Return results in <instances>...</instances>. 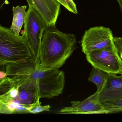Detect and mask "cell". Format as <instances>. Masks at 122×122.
<instances>
[{"label":"cell","mask_w":122,"mask_h":122,"mask_svg":"<svg viewBox=\"0 0 122 122\" xmlns=\"http://www.w3.org/2000/svg\"><path fill=\"white\" fill-rule=\"evenodd\" d=\"M113 38L112 31L108 28H90L86 30L82 38V51L86 55L94 51L115 47Z\"/></svg>","instance_id":"8992f818"},{"label":"cell","mask_w":122,"mask_h":122,"mask_svg":"<svg viewBox=\"0 0 122 122\" xmlns=\"http://www.w3.org/2000/svg\"><path fill=\"white\" fill-rule=\"evenodd\" d=\"M7 76L6 72H4L3 71H0V80H3Z\"/></svg>","instance_id":"d6986e66"},{"label":"cell","mask_w":122,"mask_h":122,"mask_svg":"<svg viewBox=\"0 0 122 122\" xmlns=\"http://www.w3.org/2000/svg\"><path fill=\"white\" fill-rule=\"evenodd\" d=\"M113 42L116 51L122 60V37H114Z\"/></svg>","instance_id":"e0dca14e"},{"label":"cell","mask_w":122,"mask_h":122,"mask_svg":"<svg viewBox=\"0 0 122 122\" xmlns=\"http://www.w3.org/2000/svg\"><path fill=\"white\" fill-rule=\"evenodd\" d=\"M26 5H19L13 7V19L10 28L17 35H20V32L25 23L27 15Z\"/></svg>","instance_id":"30bf717a"},{"label":"cell","mask_w":122,"mask_h":122,"mask_svg":"<svg viewBox=\"0 0 122 122\" xmlns=\"http://www.w3.org/2000/svg\"><path fill=\"white\" fill-rule=\"evenodd\" d=\"M99 93L94 94L82 101L71 102V106L61 108L59 112L62 114H107V111L99 100Z\"/></svg>","instance_id":"52a82bcc"},{"label":"cell","mask_w":122,"mask_h":122,"mask_svg":"<svg viewBox=\"0 0 122 122\" xmlns=\"http://www.w3.org/2000/svg\"><path fill=\"white\" fill-rule=\"evenodd\" d=\"M86 55L93 67L108 74L122 75V60L115 47L94 51Z\"/></svg>","instance_id":"5b68a950"},{"label":"cell","mask_w":122,"mask_h":122,"mask_svg":"<svg viewBox=\"0 0 122 122\" xmlns=\"http://www.w3.org/2000/svg\"><path fill=\"white\" fill-rule=\"evenodd\" d=\"M40 98H38L37 100L31 104H30L28 110L29 113L36 114L44 111H50L51 106L49 105L42 106L40 102Z\"/></svg>","instance_id":"9a60e30c"},{"label":"cell","mask_w":122,"mask_h":122,"mask_svg":"<svg viewBox=\"0 0 122 122\" xmlns=\"http://www.w3.org/2000/svg\"><path fill=\"white\" fill-rule=\"evenodd\" d=\"M48 25H56L60 12L61 4L56 0H26Z\"/></svg>","instance_id":"ba28073f"},{"label":"cell","mask_w":122,"mask_h":122,"mask_svg":"<svg viewBox=\"0 0 122 122\" xmlns=\"http://www.w3.org/2000/svg\"><path fill=\"white\" fill-rule=\"evenodd\" d=\"M7 76L20 89L35 91L40 98H51L61 94L65 87L64 72L59 69L41 70L33 59L5 65Z\"/></svg>","instance_id":"6da1fadb"},{"label":"cell","mask_w":122,"mask_h":122,"mask_svg":"<svg viewBox=\"0 0 122 122\" xmlns=\"http://www.w3.org/2000/svg\"></svg>","instance_id":"44dd1931"},{"label":"cell","mask_w":122,"mask_h":122,"mask_svg":"<svg viewBox=\"0 0 122 122\" xmlns=\"http://www.w3.org/2000/svg\"><path fill=\"white\" fill-rule=\"evenodd\" d=\"M119 5L121 11L122 13V0H116Z\"/></svg>","instance_id":"ffe728a7"},{"label":"cell","mask_w":122,"mask_h":122,"mask_svg":"<svg viewBox=\"0 0 122 122\" xmlns=\"http://www.w3.org/2000/svg\"><path fill=\"white\" fill-rule=\"evenodd\" d=\"M108 73L93 67L88 78V81L93 83L97 88L96 92H100L104 87L107 78Z\"/></svg>","instance_id":"8fae6325"},{"label":"cell","mask_w":122,"mask_h":122,"mask_svg":"<svg viewBox=\"0 0 122 122\" xmlns=\"http://www.w3.org/2000/svg\"><path fill=\"white\" fill-rule=\"evenodd\" d=\"M61 5L64 6L70 12L77 14V10L75 3L73 0H56Z\"/></svg>","instance_id":"2e32d148"},{"label":"cell","mask_w":122,"mask_h":122,"mask_svg":"<svg viewBox=\"0 0 122 122\" xmlns=\"http://www.w3.org/2000/svg\"><path fill=\"white\" fill-rule=\"evenodd\" d=\"M20 103L15 98L8 101H0V113L6 114L17 113V108Z\"/></svg>","instance_id":"4fadbf2b"},{"label":"cell","mask_w":122,"mask_h":122,"mask_svg":"<svg viewBox=\"0 0 122 122\" xmlns=\"http://www.w3.org/2000/svg\"><path fill=\"white\" fill-rule=\"evenodd\" d=\"M33 59L23 33L17 35L10 28L0 26V65Z\"/></svg>","instance_id":"3957f363"},{"label":"cell","mask_w":122,"mask_h":122,"mask_svg":"<svg viewBox=\"0 0 122 122\" xmlns=\"http://www.w3.org/2000/svg\"><path fill=\"white\" fill-rule=\"evenodd\" d=\"M9 3L8 0H0V9H2L4 5H8Z\"/></svg>","instance_id":"ac0fdd59"},{"label":"cell","mask_w":122,"mask_h":122,"mask_svg":"<svg viewBox=\"0 0 122 122\" xmlns=\"http://www.w3.org/2000/svg\"><path fill=\"white\" fill-rule=\"evenodd\" d=\"M24 24L25 41L36 64L38 62L43 36L48 26L35 10L29 7Z\"/></svg>","instance_id":"277c9868"},{"label":"cell","mask_w":122,"mask_h":122,"mask_svg":"<svg viewBox=\"0 0 122 122\" xmlns=\"http://www.w3.org/2000/svg\"><path fill=\"white\" fill-rule=\"evenodd\" d=\"M108 113L122 111V98L101 103Z\"/></svg>","instance_id":"5bb4252c"},{"label":"cell","mask_w":122,"mask_h":122,"mask_svg":"<svg viewBox=\"0 0 122 122\" xmlns=\"http://www.w3.org/2000/svg\"><path fill=\"white\" fill-rule=\"evenodd\" d=\"M38 98L35 91L28 89H20L18 96L15 99L20 103L30 105L35 102Z\"/></svg>","instance_id":"7c38bea8"},{"label":"cell","mask_w":122,"mask_h":122,"mask_svg":"<svg viewBox=\"0 0 122 122\" xmlns=\"http://www.w3.org/2000/svg\"><path fill=\"white\" fill-rule=\"evenodd\" d=\"M122 98V74H108L106 83L99 93L100 102H105Z\"/></svg>","instance_id":"9c48e42d"},{"label":"cell","mask_w":122,"mask_h":122,"mask_svg":"<svg viewBox=\"0 0 122 122\" xmlns=\"http://www.w3.org/2000/svg\"><path fill=\"white\" fill-rule=\"evenodd\" d=\"M77 48L75 35L60 31L55 25H48L43 36L36 68L43 71L59 69Z\"/></svg>","instance_id":"7a4b0ae2"}]
</instances>
